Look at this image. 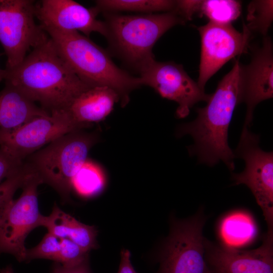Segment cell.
I'll use <instances>...</instances> for the list:
<instances>
[{
	"label": "cell",
	"instance_id": "26",
	"mask_svg": "<svg viewBox=\"0 0 273 273\" xmlns=\"http://www.w3.org/2000/svg\"><path fill=\"white\" fill-rule=\"evenodd\" d=\"M58 263L65 266L80 264L88 260V252L68 239H60Z\"/></svg>",
	"mask_w": 273,
	"mask_h": 273
},
{
	"label": "cell",
	"instance_id": "9",
	"mask_svg": "<svg viewBox=\"0 0 273 273\" xmlns=\"http://www.w3.org/2000/svg\"><path fill=\"white\" fill-rule=\"evenodd\" d=\"M202 211L173 222L160 262V273H212L205 258Z\"/></svg>",
	"mask_w": 273,
	"mask_h": 273
},
{
	"label": "cell",
	"instance_id": "6",
	"mask_svg": "<svg viewBox=\"0 0 273 273\" xmlns=\"http://www.w3.org/2000/svg\"><path fill=\"white\" fill-rule=\"evenodd\" d=\"M35 4L31 0H0V42L7 57L6 69L16 67L30 49L49 38L35 23Z\"/></svg>",
	"mask_w": 273,
	"mask_h": 273
},
{
	"label": "cell",
	"instance_id": "2",
	"mask_svg": "<svg viewBox=\"0 0 273 273\" xmlns=\"http://www.w3.org/2000/svg\"><path fill=\"white\" fill-rule=\"evenodd\" d=\"M5 69L6 83L39 103L50 113L65 110L79 95L91 87L74 73L50 37L16 67Z\"/></svg>",
	"mask_w": 273,
	"mask_h": 273
},
{
	"label": "cell",
	"instance_id": "25",
	"mask_svg": "<svg viewBox=\"0 0 273 273\" xmlns=\"http://www.w3.org/2000/svg\"><path fill=\"white\" fill-rule=\"evenodd\" d=\"M60 246V239L48 232L37 245L31 249H26L25 260L46 259L57 262Z\"/></svg>",
	"mask_w": 273,
	"mask_h": 273
},
{
	"label": "cell",
	"instance_id": "16",
	"mask_svg": "<svg viewBox=\"0 0 273 273\" xmlns=\"http://www.w3.org/2000/svg\"><path fill=\"white\" fill-rule=\"evenodd\" d=\"M119 95L107 86H92L79 95L64 110L75 123L90 127L104 120L111 112Z\"/></svg>",
	"mask_w": 273,
	"mask_h": 273
},
{
	"label": "cell",
	"instance_id": "28",
	"mask_svg": "<svg viewBox=\"0 0 273 273\" xmlns=\"http://www.w3.org/2000/svg\"><path fill=\"white\" fill-rule=\"evenodd\" d=\"M117 273H136L130 261L129 250L123 249L121 252L120 262Z\"/></svg>",
	"mask_w": 273,
	"mask_h": 273
},
{
	"label": "cell",
	"instance_id": "11",
	"mask_svg": "<svg viewBox=\"0 0 273 273\" xmlns=\"http://www.w3.org/2000/svg\"><path fill=\"white\" fill-rule=\"evenodd\" d=\"M201 37V57L197 83L204 89L208 80L236 56L246 53L251 33L244 24L239 32L231 24L209 22L197 27Z\"/></svg>",
	"mask_w": 273,
	"mask_h": 273
},
{
	"label": "cell",
	"instance_id": "20",
	"mask_svg": "<svg viewBox=\"0 0 273 273\" xmlns=\"http://www.w3.org/2000/svg\"><path fill=\"white\" fill-rule=\"evenodd\" d=\"M176 1L171 0H99L96 8L100 13L133 12L145 14L174 11Z\"/></svg>",
	"mask_w": 273,
	"mask_h": 273
},
{
	"label": "cell",
	"instance_id": "17",
	"mask_svg": "<svg viewBox=\"0 0 273 273\" xmlns=\"http://www.w3.org/2000/svg\"><path fill=\"white\" fill-rule=\"evenodd\" d=\"M50 114L10 84L6 83L0 92V129L16 128L35 117Z\"/></svg>",
	"mask_w": 273,
	"mask_h": 273
},
{
	"label": "cell",
	"instance_id": "22",
	"mask_svg": "<svg viewBox=\"0 0 273 273\" xmlns=\"http://www.w3.org/2000/svg\"><path fill=\"white\" fill-rule=\"evenodd\" d=\"M241 3L234 0L200 1L198 13L212 23L231 24L240 16Z\"/></svg>",
	"mask_w": 273,
	"mask_h": 273
},
{
	"label": "cell",
	"instance_id": "18",
	"mask_svg": "<svg viewBox=\"0 0 273 273\" xmlns=\"http://www.w3.org/2000/svg\"><path fill=\"white\" fill-rule=\"evenodd\" d=\"M59 239H68L89 252L97 247V231L66 213L55 204L51 213L45 216L43 226Z\"/></svg>",
	"mask_w": 273,
	"mask_h": 273
},
{
	"label": "cell",
	"instance_id": "15",
	"mask_svg": "<svg viewBox=\"0 0 273 273\" xmlns=\"http://www.w3.org/2000/svg\"><path fill=\"white\" fill-rule=\"evenodd\" d=\"M271 38L264 36L250 62L242 67V102L247 106L244 126H249L254 110L261 102L273 97V55Z\"/></svg>",
	"mask_w": 273,
	"mask_h": 273
},
{
	"label": "cell",
	"instance_id": "30",
	"mask_svg": "<svg viewBox=\"0 0 273 273\" xmlns=\"http://www.w3.org/2000/svg\"><path fill=\"white\" fill-rule=\"evenodd\" d=\"M6 73V69H0V81L5 79Z\"/></svg>",
	"mask_w": 273,
	"mask_h": 273
},
{
	"label": "cell",
	"instance_id": "24",
	"mask_svg": "<svg viewBox=\"0 0 273 273\" xmlns=\"http://www.w3.org/2000/svg\"><path fill=\"white\" fill-rule=\"evenodd\" d=\"M32 172V169L24 163L20 169L0 184V218L13 200L16 191L22 187Z\"/></svg>",
	"mask_w": 273,
	"mask_h": 273
},
{
	"label": "cell",
	"instance_id": "12",
	"mask_svg": "<svg viewBox=\"0 0 273 273\" xmlns=\"http://www.w3.org/2000/svg\"><path fill=\"white\" fill-rule=\"evenodd\" d=\"M86 127L74 122L64 111L35 117L11 129H0V146L23 160L56 139Z\"/></svg>",
	"mask_w": 273,
	"mask_h": 273
},
{
	"label": "cell",
	"instance_id": "29",
	"mask_svg": "<svg viewBox=\"0 0 273 273\" xmlns=\"http://www.w3.org/2000/svg\"><path fill=\"white\" fill-rule=\"evenodd\" d=\"M0 273H14L12 269V267L11 266H7L4 268H3Z\"/></svg>",
	"mask_w": 273,
	"mask_h": 273
},
{
	"label": "cell",
	"instance_id": "21",
	"mask_svg": "<svg viewBox=\"0 0 273 273\" xmlns=\"http://www.w3.org/2000/svg\"><path fill=\"white\" fill-rule=\"evenodd\" d=\"M105 185L104 173L100 167L87 159L72 180V189L83 197L99 194Z\"/></svg>",
	"mask_w": 273,
	"mask_h": 273
},
{
	"label": "cell",
	"instance_id": "10",
	"mask_svg": "<svg viewBox=\"0 0 273 273\" xmlns=\"http://www.w3.org/2000/svg\"><path fill=\"white\" fill-rule=\"evenodd\" d=\"M139 73L142 85L153 88L162 97L177 104L175 113L178 118L187 116L195 104L207 102L210 97L188 75L182 65L174 62H159L154 59Z\"/></svg>",
	"mask_w": 273,
	"mask_h": 273
},
{
	"label": "cell",
	"instance_id": "8",
	"mask_svg": "<svg viewBox=\"0 0 273 273\" xmlns=\"http://www.w3.org/2000/svg\"><path fill=\"white\" fill-rule=\"evenodd\" d=\"M259 136L244 126L240 141L234 152L235 157L243 159L244 170L233 173L236 185L244 184L251 190L263 212L267 232H273V153L259 147Z\"/></svg>",
	"mask_w": 273,
	"mask_h": 273
},
{
	"label": "cell",
	"instance_id": "1",
	"mask_svg": "<svg viewBox=\"0 0 273 273\" xmlns=\"http://www.w3.org/2000/svg\"><path fill=\"white\" fill-rule=\"evenodd\" d=\"M242 67L236 60L210 95L207 105L196 109V118L177 128V136L189 134L193 138L194 144L189 151L201 163L211 166L222 161L230 170L235 168V156L229 146L228 129L235 108L242 102Z\"/></svg>",
	"mask_w": 273,
	"mask_h": 273
},
{
	"label": "cell",
	"instance_id": "7",
	"mask_svg": "<svg viewBox=\"0 0 273 273\" xmlns=\"http://www.w3.org/2000/svg\"><path fill=\"white\" fill-rule=\"evenodd\" d=\"M33 171L21 188L20 196L13 200L0 218V253L25 261V240L34 229L42 226L45 216L39 210L37 187L42 184Z\"/></svg>",
	"mask_w": 273,
	"mask_h": 273
},
{
	"label": "cell",
	"instance_id": "19",
	"mask_svg": "<svg viewBox=\"0 0 273 273\" xmlns=\"http://www.w3.org/2000/svg\"><path fill=\"white\" fill-rule=\"evenodd\" d=\"M257 232L253 217L243 210L228 213L220 220L218 225L219 236L222 244L237 248L253 242Z\"/></svg>",
	"mask_w": 273,
	"mask_h": 273
},
{
	"label": "cell",
	"instance_id": "3",
	"mask_svg": "<svg viewBox=\"0 0 273 273\" xmlns=\"http://www.w3.org/2000/svg\"><path fill=\"white\" fill-rule=\"evenodd\" d=\"M44 31L74 73L89 86H107L119 96L122 107L129 102L130 93L142 86L135 77L118 67L109 54L88 37L78 32Z\"/></svg>",
	"mask_w": 273,
	"mask_h": 273
},
{
	"label": "cell",
	"instance_id": "13",
	"mask_svg": "<svg viewBox=\"0 0 273 273\" xmlns=\"http://www.w3.org/2000/svg\"><path fill=\"white\" fill-rule=\"evenodd\" d=\"M205 258L212 273H273V232H267L262 244L241 250L204 239Z\"/></svg>",
	"mask_w": 273,
	"mask_h": 273
},
{
	"label": "cell",
	"instance_id": "14",
	"mask_svg": "<svg viewBox=\"0 0 273 273\" xmlns=\"http://www.w3.org/2000/svg\"><path fill=\"white\" fill-rule=\"evenodd\" d=\"M100 13L95 6L87 8L72 0H42L35 4V15L44 30L81 32L88 37L92 32L106 36L104 21L97 18Z\"/></svg>",
	"mask_w": 273,
	"mask_h": 273
},
{
	"label": "cell",
	"instance_id": "4",
	"mask_svg": "<svg viewBox=\"0 0 273 273\" xmlns=\"http://www.w3.org/2000/svg\"><path fill=\"white\" fill-rule=\"evenodd\" d=\"M111 50L139 72L154 59L152 50L169 29L186 21L176 11L142 15L103 13Z\"/></svg>",
	"mask_w": 273,
	"mask_h": 273
},
{
	"label": "cell",
	"instance_id": "23",
	"mask_svg": "<svg viewBox=\"0 0 273 273\" xmlns=\"http://www.w3.org/2000/svg\"><path fill=\"white\" fill-rule=\"evenodd\" d=\"M246 27L251 32L266 36L273 20V1L255 0L251 1L247 8Z\"/></svg>",
	"mask_w": 273,
	"mask_h": 273
},
{
	"label": "cell",
	"instance_id": "5",
	"mask_svg": "<svg viewBox=\"0 0 273 273\" xmlns=\"http://www.w3.org/2000/svg\"><path fill=\"white\" fill-rule=\"evenodd\" d=\"M98 140L95 133L75 130L54 140L28 156L24 162L43 183L49 185L67 200L72 190L73 177Z\"/></svg>",
	"mask_w": 273,
	"mask_h": 273
},
{
	"label": "cell",
	"instance_id": "27",
	"mask_svg": "<svg viewBox=\"0 0 273 273\" xmlns=\"http://www.w3.org/2000/svg\"><path fill=\"white\" fill-rule=\"evenodd\" d=\"M24 160L18 157L4 146H0V184L4 178H7L24 165Z\"/></svg>",
	"mask_w": 273,
	"mask_h": 273
}]
</instances>
